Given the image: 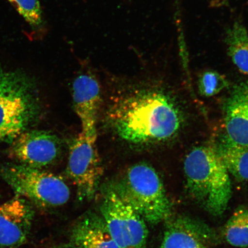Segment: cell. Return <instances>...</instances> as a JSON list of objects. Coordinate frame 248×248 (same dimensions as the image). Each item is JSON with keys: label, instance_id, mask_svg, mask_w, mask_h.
<instances>
[{"label": "cell", "instance_id": "1", "mask_svg": "<svg viewBox=\"0 0 248 248\" xmlns=\"http://www.w3.org/2000/svg\"><path fill=\"white\" fill-rule=\"evenodd\" d=\"M109 119L118 135L135 144L166 140L178 132L181 125L174 104L156 92L127 96L111 108Z\"/></svg>", "mask_w": 248, "mask_h": 248}, {"label": "cell", "instance_id": "2", "mask_svg": "<svg viewBox=\"0 0 248 248\" xmlns=\"http://www.w3.org/2000/svg\"><path fill=\"white\" fill-rule=\"evenodd\" d=\"M184 169L194 199L212 215H222L231 200L232 185L217 149L209 145L194 148L185 158Z\"/></svg>", "mask_w": 248, "mask_h": 248}, {"label": "cell", "instance_id": "3", "mask_svg": "<svg viewBox=\"0 0 248 248\" xmlns=\"http://www.w3.org/2000/svg\"><path fill=\"white\" fill-rule=\"evenodd\" d=\"M41 113L35 82L21 70L0 71V142H12Z\"/></svg>", "mask_w": 248, "mask_h": 248}, {"label": "cell", "instance_id": "4", "mask_svg": "<svg viewBox=\"0 0 248 248\" xmlns=\"http://www.w3.org/2000/svg\"><path fill=\"white\" fill-rule=\"evenodd\" d=\"M108 185L149 224L156 225L170 218L171 203L162 180L149 164H136Z\"/></svg>", "mask_w": 248, "mask_h": 248}, {"label": "cell", "instance_id": "5", "mask_svg": "<svg viewBox=\"0 0 248 248\" xmlns=\"http://www.w3.org/2000/svg\"><path fill=\"white\" fill-rule=\"evenodd\" d=\"M0 177L10 186L15 196L44 208L64 205L70 197V188L63 179L42 169L19 163L0 165Z\"/></svg>", "mask_w": 248, "mask_h": 248}, {"label": "cell", "instance_id": "6", "mask_svg": "<svg viewBox=\"0 0 248 248\" xmlns=\"http://www.w3.org/2000/svg\"><path fill=\"white\" fill-rule=\"evenodd\" d=\"M100 215L119 248H147L146 222L108 184L102 191Z\"/></svg>", "mask_w": 248, "mask_h": 248}, {"label": "cell", "instance_id": "7", "mask_svg": "<svg viewBox=\"0 0 248 248\" xmlns=\"http://www.w3.org/2000/svg\"><path fill=\"white\" fill-rule=\"evenodd\" d=\"M96 140L80 132L70 148L67 173L80 201L92 200L100 185L101 167Z\"/></svg>", "mask_w": 248, "mask_h": 248}, {"label": "cell", "instance_id": "8", "mask_svg": "<svg viewBox=\"0 0 248 248\" xmlns=\"http://www.w3.org/2000/svg\"><path fill=\"white\" fill-rule=\"evenodd\" d=\"M12 142V156L17 163L32 168L42 169L51 165L60 155V140L46 131L27 130Z\"/></svg>", "mask_w": 248, "mask_h": 248}, {"label": "cell", "instance_id": "9", "mask_svg": "<svg viewBox=\"0 0 248 248\" xmlns=\"http://www.w3.org/2000/svg\"><path fill=\"white\" fill-rule=\"evenodd\" d=\"M34 217L32 203L22 197L0 204V248H18L29 237Z\"/></svg>", "mask_w": 248, "mask_h": 248}, {"label": "cell", "instance_id": "10", "mask_svg": "<svg viewBox=\"0 0 248 248\" xmlns=\"http://www.w3.org/2000/svg\"><path fill=\"white\" fill-rule=\"evenodd\" d=\"M73 98L74 110L81 123V132L97 138L96 124L101 102L97 80L89 74L77 77L73 84Z\"/></svg>", "mask_w": 248, "mask_h": 248}, {"label": "cell", "instance_id": "11", "mask_svg": "<svg viewBox=\"0 0 248 248\" xmlns=\"http://www.w3.org/2000/svg\"><path fill=\"white\" fill-rule=\"evenodd\" d=\"M225 106V141L248 145V79L234 87Z\"/></svg>", "mask_w": 248, "mask_h": 248}, {"label": "cell", "instance_id": "12", "mask_svg": "<svg viewBox=\"0 0 248 248\" xmlns=\"http://www.w3.org/2000/svg\"><path fill=\"white\" fill-rule=\"evenodd\" d=\"M212 231L199 222L179 217L167 225L161 248H212Z\"/></svg>", "mask_w": 248, "mask_h": 248}, {"label": "cell", "instance_id": "13", "mask_svg": "<svg viewBox=\"0 0 248 248\" xmlns=\"http://www.w3.org/2000/svg\"><path fill=\"white\" fill-rule=\"evenodd\" d=\"M71 243L82 248H119L100 215L88 213L71 231Z\"/></svg>", "mask_w": 248, "mask_h": 248}, {"label": "cell", "instance_id": "14", "mask_svg": "<svg viewBox=\"0 0 248 248\" xmlns=\"http://www.w3.org/2000/svg\"><path fill=\"white\" fill-rule=\"evenodd\" d=\"M225 43L229 57L241 73L248 75V33L240 21L226 30Z\"/></svg>", "mask_w": 248, "mask_h": 248}, {"label": "cell", "instance_id": "15", "mask_svg": "<svg viewBox=\"0 0 248 248\" xmlns=\"http://www.w3.org/2000/svg\"><path fill=\"white\" fill-rule=\"evenodd\" d=\"M217 151L229 174L239 181H248V145L232 144L224 140Z\"/></svg>", "mask_w": 248, "mask_h": 248}, {"label": "cell", "instance_id": "16", "mask_svg": "<svg viewBox=\"0 0 248 248\" xmlns=\"http://www.w3.org/2000/svg\"><path fill=\"white\" fill-rule=\"evenodd\" d=\"M223 235L227 243L235 247H248V208L239 207L223 229Z\"/></svg>", "mask_w": 248, "mask_h": 248}, {"label": "cell", "instance_id": "17", "mask_svg": "<svg viewBox=\"0 0 248 248\" xmlns=\"http://www.w3.org/2000/svg\"><path fill=\"white\" fill-rule=\"evenodd\" d=\"M18 13L33 30L38 31L44 25L39 0H8Z\"/></svg>", "mask_w": 248, "mask_h": 248}, {"label": "cell", "instance_id": "18", "mask_svg": "<svg viewBox=\"0 0 248 248\" xmlns=\"http://www.w3.org/2000/svg\"><path fill=\"white\" fill-rule=\"evenodd\" d=\"M228 85L225 77L215 70L204 71L198 78V89L200 94L205 97H213L219 94Z\"/></svg>", "mask_w": 248, "mask_h": 248}, {"label": "cell", "instance_id": "19", "mask_svg": "<svg viewBox=\"0 0 248 248\" xmlns=\"http://www.w3.org/2000/svg\"><path fill=\"white\" fill-rule=\"evenodd\" d=\"M55 248H82L77 246H76V245L72 243H70L69 244L61 245V246L56 247Z\"/></svg>", "mask_w": 248, "mask_h": 248}]
</instances>
